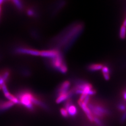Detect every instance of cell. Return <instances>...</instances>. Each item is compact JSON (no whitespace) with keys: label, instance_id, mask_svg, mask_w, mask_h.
I'll return each mask as SVG.
<instances>
[{"label":"cell","instance_id":"1","mask_svg":"<svg viewBox=\"0 0 126 126\" xmlns=\"http://www.w3.org/2000/svg\"><path fill=\"white\" fill-rule=\"evenodd\" d=\"M17 97L20 104H22L30 110L33 109V104L37 105L39 103V100L29 91H24L21 92L18 94Z\"/></svg>","mask_w":126,"mask_h":126},{"label":"cell","instance_id":"2","mask_svg":"<svg viewBox=\"0 0 126 126\" xmlns=\"http://www.w3.org/2000/svg\"><path fill=\"white\" fill-rule=\"evenodd\" d=\"M16 52L18 53L31 55L32 56H40V51L38 50L32 49L19 48L16 50Z\"/></svg>","mask_w":126,"mask_h":126},{"label":"cell","instance_id":"3","mask_svg":"<svg viewBox=\"0 0 126 126\" xmlns=\"http://www.w3.org/2000/svg\"><path fill=\"white\" fill-rule=\"evenodd\" d=\"M60 54L59 51L56 50H45L40 51V56L45 58H52L58 56Z\"/></svg>","mask_w":126,"mask_h":126},{"label":"cell","instance_id":"4","mask_svg":"<svg viewBox=\"0 0 126 126\" xmlns=\"http://www.w3.org/2000/svg\"><path fill=\"white\" fill-rule=\"evenodd\" d=\"M52 63L53 67L58 69V70H59V69L62 65L64 64L63 58L60 54H59L58 56L53 59L52 61Z\"/></svg>","mask_w":126,"mask_h":126},{"label":"cell","instance_id":"5","mask_svg":"<svg viewBox=\"0 0 126 126\" xmlns=\"http://www.w3.org/2000/svg\"><path fill=\"white\" fill-rule=\"evenodd\" d=\"M14 105V104L10 101L0 102V111H4L11 108Z\"/></svg>","mask_w":126,"mask_h":126},{"label":"cell","instance_id":"6","mask_svg":"<svg viewBox=\"0 0 126 126\" xmlns=\"http://www.w3.org/2000/svg\"><path fill=\"white\" fill-rule=\"evenodd\" d=\"M71 83L69 81H64L61 85V87L59 89V94L60 93H67V90L69 87L70 86Z\"/></svg>","mask_w":126,"mask_h":126},{"label":"cell","instance_id":"7","mask_svg":"<svg viewBox=\"0 0 126 126\" xmlns=\"http://www.w3.org/2000/svg\"><path fill=\"white\" fill-rule=\"evenodd\" d=\"M4 95L9 100V101L12 102L14 104H20V102L18 98L14 96L13 95L9 93H8L7 94H5Z\"/></svg>","mask_w":126,"mask_h":126},{"label":"cell","instance_id":"8","mask_svg":"<svg viewBox=\"0 0 126 126\" xmlns=\"http://www.w3.org/2000/svg\"><path fill=\"white\" fill-rule=\"evenodd\" d=\"M69 97L68 93H60L59 94V96L58 98L56 99V102L57 103H60L63 101L67 99L68 97Z\"/></svg>","mask_w":126,"mask_h":126},{"label":"cell","instance_id":"9","mask_svg":"<svg viewBox=\"0 0 126 126\" xmlns=\"http://www.w3.org/2000/svg\"><path fill=\"white\" fill-rule=\"evenodd\" d=\"M103 67V66L101 64H93L90 65L89 68L90 71H94L102 69Z\"/></svg>","mask_w":126,"mask_h":126},{"label":"cell","instance_id":"10","mask_svg":"<svg viewBox=\"0 0 126 126\" xmlns=\"http://www.w3.org/2000/svg\"><path fill=\"white\" fill-rule=\"evenodd\" d=\"M68 113L71 116H75L77 113V109L76 107L72 105L68 109Z\"/></svg>","mask_w":126,"mask_h":126},{"label":"cell","instance_id":"11","mask_svg":"<svg viewBox=\"0 0 126 126\" xmlns=\"http://www.w3.org/2000/svg\"><path fill=\"white\" fill-rule=\"evenodd\" d=\"M9 75H10V72L8 71H6L0 73V77L4 80L5 82L8 81Z\"/></svg>","mask_w":126,"mask_h":126},{"label":"cell","instance_id":"12","mask_svg":"<svg viewBox=\"0 0 126 126\" xmlns=\"http://www.w3.org/2000/svg\"><path fill=\"white\" fill-rule=\"evenodd\" d=\"M126 27L122 25L120 30V36L121 38L122 39H124L126 37Z\"/></svg>","mask_w":126,"mask_h":126},{"label":"cell","instance_id":"13","mask_svg":"<svg viewBox=\"0 0 126 126\" xmlns=\"http://www.w3.org/2000/svg\"><path fill=\"white\" fill-rule=\"evenodd\" d=\"M13 2L15 5L16 7L18 9H22L23 8V5L21 1L20 0H14Z\"/></svg>","mask_w":126,"mask_h":126},{"label":"cell","instance_id":"14","mask_svg":"<svg viewBox=\"0 0 126 126\" xmlns=\"http://www.w3.org/2000/svg\"><path fill=\"white\" fill-rule=\"evenodd\" d=\"M59 70L60 72H61L63 73H65L67 71V68L66 66V65L65 64H64L60 67Z\"/></svg>","mask_w":126,"mask_h":126},{"label":"cell","instance_id":"15","mask_svg":"<svg viewBox=\"0 0 126 126\" xmlns=\"http://www.w3.org/2000/svg\"><path fill=\"white\" fill-rule=\"evenodd\" d=\"M60 112H61V114L63 115V117H67L68 115V113L67 110L65 109H64V108L61 109Z\"/></svg>","mask_w":126,"mask_h":126},{"label":"cell","instance_id":"16","mask_svg":"<svg viewBox=\"0 0 126 126\" xmlns=\"http://www.w3.org/2000/svg\"><path fill=\"white\" fill-rule=\"evenodd\" d=\"M1 87V89L3 91V92L4 93V94H7V93H9V91L8 90V88H7V86H6V84H3Z\"/></svg>","mask_w":126,"mask_h":126},{"label":"cell","instance_id":"17","mask_svg":"<svg viewBox=\"0 0 126 126\" xmlns=\"http://www.w3.org/2000/svg\"><path fill=\"white\" fill-rule=\"evenodd\" d=\"M101 70H102V72L103 73V74H109V68L107 66H103Z\"/></svg>","mask_w":126,"mask_h":126},{"label":"cell","instance_id":"18","mask_svg":"<svg viewBox=\"0 0 126 126\" xmlns=\"http://www.w3.org/2000/svg\"><path fill=\"white\" fill-rule=\"evenodd\" d=\"M89 99H90V96H89V95H87L86 96L85 99H84V101L83 102L85 105H87V104L88 103V102L89 101Z\"/></svg>","mask_w":126,"mask_h":126},{"label":"cell","instance_id":"19","mask_svg":"<svg viewBox=\"0 0 126 126\" xmlns=\"http://www.w3.org/2000/svg\"><path fill=\"white\" fill-rule=\"evenodd\" d=\"M27 14L30 16H34L35 15V13L33 10L29 9L27 11Z\"/></svg>","mask_w":126,"mask_h":126},{"label":"cell","instance_id":"20","mask_svg":"<svg viewBox=\"0 0 126 126\" xmlns=\"http://www.w3.org/2000/svg\"><path fill=\"white\" fill-rule=\"evenodd\" d=\"M94 121L95 122V123H96L98 126H102V124H101V122L98 119H97V118L94 117Z\"/></svg>","mask_w":126,"mask_h":126},{"label":"cell","instance_id":"21","mask_svg":"<svg viewBox=\"0 0 126 126\" xmlns=\"http://www.w3.org/2000/svg\"><path fill=\"white\" fill-rule=\"evenodd\" d=\"M119 108H120V110H121L122 111H125L126 110L125 106L124 105H120L119 106Z\"/></svg>","mask_w":126,"mask_h":126},{"label":"cell","instance_id":"22","mask_svg":"<svg viewBox=\"0 0 126 126\" xmlns=\"http://www.w3.org/2000/svg\"><path fill=\"white\" fill-rule=\"evenodd\" d=\"M126 119V112H125V113H124L123 116L122 117V122H123Z\"/></svg>","mask_w":126,"mask_h":126},{"label":"cell","instance_id":"23","mask_svg":"<svg viewBox=\"0 0 126 126\" xmlns=\"http://www.w3.org/2000/svg\"><path fill=\"white\" fill-rule=\"evenodd\" d=\"M4 2L3 0H0V13H1V4H2V3Z\"/></svg>","mask_w":126,"mask_h":126},{"label":"cell","instance_id":"24","mask_svg":"<svg viewBox=\"0 0 126 126\" xmlns=\"http://www.w3.org/2000/svg\"><path fill=\"white\" fill-rule=\"evenodd\" d=\"M123 25L126 27V18H125V19L124 20V22H123Z\"/></svg>","mask_w":126,"mask_h":126},{"label":"cell","instance_id":"25","mask_svg":"<svg viewBox=\"0 0 126 126\" xmlns=\"http://www.w3.org/2000/svg\"><path fill=\"white\" fill-rule=\"evenodd\" d=\"M123 96H124V98L125 99H126V92L124 93Z\"/></svg>","mask_w":126,"mask_h":126},{"label":"cell","instance_id":"26","mask_svg":"<svg viewBox=\"0 0 126 126\" xmlns=\"http://www.w3.org/2000/svg\"><path fill=\"white\" fill-rule=\"evenodd\" d=\"M1 89V86H0V89Z\"/></svg>","mask_w":126,"mask_h":126}]
</instances>
